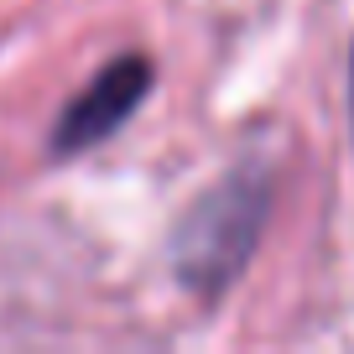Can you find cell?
Here are the masks:
<instances>
[{"label": "cell", "mask_w": 354, "mask_h": 354, "mask_svg": "<svg viewBox=\"0 0 354 354\" xmlns=\"http://www.w3.org/2000/svg\"><path fill=\"white\" fill-rule=\"evenodd\" d=\"M151 78L156 73H151V63H146L141 53H125V57H115L110 68H100L94 84L63 110V120H57V131H53V151L57 156L84 151V146L104 141L110 131H120V125L136 115V104L146 100Z\"/></svg>", "instance_id": "7a4b0ae2"}, {"label": "cell", "mask_w": 354, "mask_h": 354, "mask_svg": "<svg viewBox=\"0 0 354 354\" xmlns=\"http://www.w3.org/2000/svg\"><path fill=\"white\" fill-rule=\"evenodd\" d=\"M266 219H271V172L266 167L230 172L214 193L193 203V214L177 230V277L203 297H219L261 245Z\"/></svg>", "instance_id": "6da1fadb"}, {"label": "cell", "mask_w": 354, "mask_h": 354, "mask_svg": "<svg viewBox=\"0 0 354 354\" xmlns=\"http://www.w3.org/2000/svg\"><path fill=\"white\" fill-rule=\"evenodd\" d=\"M349 120H354V47H349Z\"/></svg>", "instance_id": "3957f363"}]
</instances>
